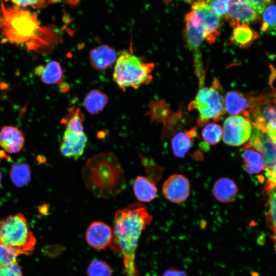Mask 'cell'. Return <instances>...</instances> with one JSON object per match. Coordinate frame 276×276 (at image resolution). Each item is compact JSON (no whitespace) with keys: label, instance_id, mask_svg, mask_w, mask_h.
Instances as JSON below:
<instances>
[{"label":"cell","instance_id":"6da1fadb","mask_svg":"<svg viewBox=\"0 0 276 276\" xmlns=\"http://www.w3.org/2000/svg\"><path fill=\"white\" fill-rule=\"evenodd\" d=\"M0 30L5 42L33 51H48L58 39L53 27L40 25L37 13L3 3L0 5Z\"/></svg>","mask_w":276,"mask_h":276},{"label":"cell","instance_id":"7a4b0ae2","mask_svg":"<svg viewBox=\"0 0 276 276\" xmlns=\"http://www.w3.org/2000/svg\"><path fill=\"white\" fill-rule=\"evenodd\" d=\"M152 219L146 208L140 203H131L116 212L109 246L112 250L122 254L125 276H139L135 263L138 241Z\"/></svg>","mask_w":276,"mask_h":276},{"label":"cell","instance_id":"3957f363","mask_svg":"<svg viewBox=\"0 0 276 276\" xmlns=\"http://www.w3.org/2000/svg\"><path fill=\"white\" fill-rule=\"evenodd\" d=\"M86 188L103 199L116 198L126 187L124 171L116 155L101 152L87 159L81 170Z\"/></svg>","mask_w":276,"mask_h":276},{"label":"cell","instance_id":"277c9868","mask_svg":"<svg viewBox=\"0 0 276 276\" xmlns=\"http://www.w3.org/2000/svg\"><path fill=\"white\" fill-rule=\"evenodd\" d=\"M154 67L153 63L145 61L133 54L132 50H125L121 51L115 63L113 80L124 90L139 88L151 82Z\"/></svg>","mask_w":276,"mask_h":276},{"label":"cell","instance_id":"5b68a950","mask_svg":"<svg viewBox=\"0 0 276 276\" xmlns=\"http://www.w3.org/2000/svg\"><path fill=\"white\" fill-rule=\"evenodd\" d=\"M36 243L22 214L10 215L0 220V245L13 250L18 256L31 254Z\"/></svg>","mask_w":276,"mask_h":276},{"label":"cell","instance_id":"8992f818","mask_svg":"<svg viewBox=\"0 0 276 276\" xmlns=\"http://www.w3.org/2000/svg\"><path fill=\"white\" fill-rule=\"evenodd\" d=\"M196 97L188 106L189 110L198 112L197 124L203 126L213 120L219 121L225 113L224 97L221 85L215 79L210 87L200 86Z\"/></svg>","mask_w":276,"mask_h":276},{"label":"cell","instance_id":"52a82bcc","mask_svg":"<svg viewBox=\"0 0 276 276\" xmlns=\"http://www.w3.org/2000/svg\"><path fill=\"white\" fill-rule=\"evenodd\" d=\"M184 37L188 48L193 52L194 64L199 84L204 83V71L202 61L200 47L204 39V33L199 17L192 10L185 16Z\"/></svg>","mask_w":276,"mask_h":276},{"label":"cell","instance_id":"ba28073f","mask_svg":"<svg viewBox=\"0 0 276 276\" xmlns=\"http://www.w3.org/2000/svg\"><path fill=\"white\" fill-rule=\"evenodd\" d=\"M269 102L268 96L245 95L238 90L229 91L224 97L225 112L231 116L248 117L258 107Z\"/></svg>","mask_w":276,"mask_h":276},{"label":"cell","instance_id":"9c48e42d","mask_svg":"<svg viewBox=\"0 0 276 276\" xmlns=\"http://www.w3.org/2000/svg\"><path fill=\"white\" fill-rule=\"evenodd\" d=\"M251 122L242 116H231L223 123L222 140L227 145L237 147L247 142L252 134Z\"/></svg>","mask_w":276,"mask_h":276},{"label":"cell","instance_id":"30bf717a","mask_svg":"<svg viewBox=\"0 0 276 276\" xmlns=\"http://www.w3.org/2000/svg\"><path fill=\"white\" fill-rule=\"evenodd\" d=\"M192 9L199 18L204 39L210 44L214 43L220 35V17L211 10L205 1L194 3Z\"/></svg>","mask_w":276,"mask_h":276},{"label":"cell","instance_id":"8fae6325","mask_svg":"<svg viewBox=\"0 0 276 276\" xmlns=\"http://www.w3.org/2000/svg\"><path fill=\"white\" fill-rule=\"evenodd\" d=\"M247 118L254 128L266 133L271 141L276 144V104L270 102L256 108Z\"/></svg>","mask_w":276,"mask_h":276},{"label":"cell","instance_id":"7c38bea8","mask_svg":"<svg viewBox=\"0 0 276 276\" xmlns=\"http://www.w3.org/2000/svg\"><path fill=\"white\" fill-rule=\"evenodd\" d=\"M190 183L186 177L180 174L170 176L164 182L162 193L169 201L175 203L184 202L189 197Z\"/></svg>","mask_w":276,"mask_h":276},{"label":"cell","instance_id":"4fadbf2b","mask_svg":"<svg viewBox=\"0 0 276 276\" xmlns=\"http://www.w3.org/2000/svg\"><path fill=\"white\" fill-rule=\"evenodd\" d=\"M87 137L84 132H77L65 129L59 149L66 158L77 159L83 154Z\"/></svg>","mask_w":276,"mask_h":276},{"label":"cell","instance_id":"5bb4252c","mask_svg":"<svg viewBox=\"0 0 276 276\" xmlns=\"http://www.w3.org/2000/svg\"><path fill=\"white\" fill-rule=\"evenodd\" d=\"M112 238V229L105 223L96 221L88 226L85 239L87 244L97 249H104L109 245Z\"/></svg>","mask_w":276,"mask_h":276},{"label":"cell","instance_id":"9a60e30c","mask_svg":"<svg viewBox=\"0 0 276 276\" xmlns=\"http://www.w3.org/2000/svg\"><path fill=\"white\" fill-rule=\"evenodd\" d=\"M230 8L225 18L233 28L241 24H249L257 20L260 16L254 8L247 3L230 1Z\"/></svg>","mask_w":276,"mask_h":276},{"label":"cell","instance_id":"2e32d148","mask_svg":"<svg viewBox=\"0 0 276 276\" xmlns=\"http://www.w3.org/2000/svg\"><path fill=\"white\" fill-rule=\"evenodd\" d=\"M25 143L22 131L17 127L8 125L3 127L0 131V146L9 153L19 152Z\"/></svg>","mask_w":276,"mask_h":276},{"label":"cell","instance_id":"e0dca14e","mask_svg":"<svg viewBox=\"0 0 276 276\" xmlns=\"http://www.w3.org/2000/svg\"><path fill=\"white\" fill-rule=\"evenodd\" d=\"M118 58L116 50L112 47L103 44L93 49L89 59L91 66L98 71H103L116 63Z\"/></svg>","mask_w":276,"mask_h":276},{"label":"cell","instance_id":"ac0fdd59","mask_svg":"<svg viewBox=\"0 0 276 276\" xmlns=\"http://www.w3.org/2000/svg\"><path fill=\"white\" fill-rule=\"evenodd\" d=\"M148 114L151 121L162 122L164 125L165 131L170 132L174 125L177 124L178 118L181 116L179 112L172 113L167 104L164 101L151 102Z\"/></svg>","mask_w":276,"mask_h":276},{"label":"cell","instance_id":"d6986e66","mask_svg":"<svg viewBox=\"0 0 276 276\" xmlns=\"http://www.w3.org/2000/svg\"><path fill=\"white\" fill-rule=\"evenodd\" d=\"M236 182L229 177H221L213 185V194L215 199L222 203H229L236 198L238 193Z\"/></svg>","mask_w":276,"mask_h":276},{"label":"cell","instance_id":"ffe728a7","mask_svg":"<svg viewBox=\"0 0 276 276\" xmlns=\"http://www.w3.org/2000/svg\"><path fill=\"white\" fill-rule=\"evenodd\" d=\"M133 189L137 199L142 202L152 201L156 198L157 193L155 183L146 176L136 177L133 182Z\"/></svg>","mask_w":276,"mask_h":276},{"label":"cell","instance_id":"44dd1931","mask_svg":"<svg viewBox=\"0 0 276 276\" xmlns=\"http://www.w3.org/2000/svg\"><path fill=\"white\" fill-rule=\"evenodd\" d=\"M35 72L45 84H57L63 81L62 68L60 63L56 61H51L45 65L37 66Z\"/></svg>","mask_w":276,"mask_h":276},{"label":"cell","instance_id":"7402d4cb","mask_svg":"<svg viewBox=\"0 0 276 276\" xmlns=\"http://www.w3.org/2000/svg\"><path fill=\"white\" fill-rule=\"evenodd\" d=\"M259 37V34L250 28L248 24H241L234 28L229 43L241 48H246Z\"/></svg>","mask_w":276,"mask_h":276},{"label":"cell","instance_id":"603a6c76","mask_svg":"<svg viewBox=\"0 0 276 276\" xmlns=\"http://www.w3.org/2000/svg\"><path fill=\"white\" fill-rule=\"evenodd\" d=\"M242 153V159L246 171L251 174H257L265 168L263 154L253 147L246 145Z\"/></svg>","mask_w":276,"mask_h":276},{"label":"cell","instance_id":"cb8c5ba5","mask_svg":"<svg viewBox=\"0 0 276 276\" xmlns=\"http://www.w3.org/2000/svg\"><path fill=\"white\" fill-rule=\"evenodd\" d=\"M266 190L269 192L276 188V146L268 148L264 153Z\"/></svg>","mask_w":276,"mask_h":276},{"label":"cell","instance_id":"d4e9b609","mask_svg":"<svg viewBox=\"0 0 276 276\" xmlns=\"http://www.w3.org/2000/svg\"><path fill=\"white\" fill-rule=\"evenodd\" d=\"M196 132L192 129L189 132H179L172 139L171 145L173 154L177 157H183L192 146L193 138Z\"/></svg>","mask_w":276,"mask_h":276},{"label":"cell","instance_id":"484cf974","mask_svg":"<svg viewBox=\"0 0 276 276\" xmlns=\"http://www.w3.org/2000/svg\"><path fill=\"white\" fill-rule=\"evenodd\" d=\"M108 101L106 94L99 89H93L86 95L84 106L89 113L96 114L103 110Z\"/></svg>","mask_w":276,"mask_h":276},{"label":"cell","instance_id":"4316f807","mask_svg":"<svg viewBox=\"0 0 276 276\" xmlns=\"http://www.w3.org/2000/svg\"><path fill=\"white\" fill-rule=\"evenodd\" d=\"M30 170L26 163H15L10 170V177L17 187L27 184L31 178Z\"/></svg>","mask_w":276,"mask_h":276},{"label":"cell","instance_id":"83f0119b","mask_svg":"<svg viewBox=\"0 0 276 276\" xmlns=\"http://www.w3.org/2000/svg\"><path fill=\"white\" fill-rule=\"evenodd\" d=\"M262 14L261 31L270 35H275L276 5H269Z\"/></svg>","mask_w":276,"mask_h":276},{"label":"cell","instance_id":"f1b7e54d","mask_svg":"<svg viewBox=\"0 0 276 276\" xmlns=\"http://www.w3.org/2000/svg\"><path fill=\"white\" fill-rule=\"evenodd\" d=\"M201 135L203 140L209 145H216L222 139V127L214 123L207 124L203 127Z\"/></svg>","mask_w":276,"mask_h":276},{"label":"cell","instance_id":"f546056e","mask_svg":"<svg viewBox=\"0 0 276 276\" xmlns=\"http://www.w3.org/2000/svg\"><path fill=\"white\" fill-rule=\"evenodd\" d=\"M267 202L266 220L268 226L276 235V188L269 192Z\"/></svg>","mask_w":276,"mask_h":276},{"label":"cell","instance_id":"4dcf8cb0","mask_svg":"<svg viewBox=\"0 0 276 276\" xmlns=\"http://www.w3.org/2000/svg\"><path fill=\"white\" fill-rule=\"evenodd\" d=\"M112 270L105 261L95 259L89 264L87 270V276H111Z\"/></svg>","mask_w":276,"mask_h":276},{"label":"cell","instance_id":"1f68e13d","mask_svg":"<svg viewBox=\"0 0 276 276\" xmlns=\"http://www.w3.org/2000/svg\"><path fill=\"white\" fill-rule=\"evenodd\" d=\"M142 164L145 169L147 177L155 183L159 179L162 170L153 159L148 156L138 153Z\"/></svg>","mask_w":276,"mask_h":276},{"label":"cell","instance_id":"d6a6232c","mask_svg":"<svg viewBox=\"0 0 276 276\" xmlns=\"http://www.w3.org/2000/svg\"><path fill=\"white\" fill-rule=\"evenodd\" d=\"M211 10L219 17L226 16L230 8L229 0H205Z\"/></svg>","mask_w":276,"mask_h":276},{"label":"cell","instance_id":"836d02e7","mask_svg":"<svg viewBox=\"0 0 276 276\" xmlns=\"http://www.w3.org/2000/svg\"><path fill=\"white\" fill-rule=\"evenodd\" d=\"M18 7H30L34 9L45 7L57 0H7Z\"/></svg>","mask_w":276,"mask_h":276},{"label":"cell","instance_id":"e575fe53","mask_svg":"<svg viewBox=\"0 0 276 276\" xmlns=\"http://www.w3.org/2000/svg\"><path fill=\"white\" fill-rule=\"evenodd\" d=\"M17 256L13 250L0 245V262L2 265L16 263Z\"/></svg>","mask_w":276,"mask_h":276},{"label":"cell","instance_id":"d590c367","mask_svg":"<svg viewBox=\"0 0 276 276\" xmlns=\"http://www.w3.org/2000/svg\"><path fill=\"white\" fill-rule=\"evenodd\" d=\"M0 276H23L21 269L16 262L0 266Z\"/></svg>","mask_w":276,"mask_h":276},{"label":"cell","instance_id":"8d00e7d4","mask_svg":"<svg viewBox=\"0 0 276 276\" xmlns=\"http://www.w3.org/2000/svg\"><path fill=\"white\" fill-rule=\"evenodd\" d=\"M238 1L246 3L251 6L259 16L263 13L265 9L271 5L273 0H229Z\"/></svg>","mask_w":276,"mask_h":276},{"label":"cell","instance_id":"74e56055","mask_svg":"<svg viewBox=\"0 0 276 276\" xmlns=\"http://www.w3.org/2000/svg\"><path fill=\"white\" fill-rule=\"evenodd\" d=\"M163 276H187V274L183 271L171 268L167 270Z\"/></svg>","mask_w":276,"mask_h":276},{"label":"cell","instance_id":"f35d334b","mask_svg":"<svg viewBox=\"0 0 276 276\" xmlns=\"http://www.w3.org/2000/svg\"><path fill=\"white\" fill-rule=\"evenodd\" d=\"M205 0H184L185 2H187L188 3H192L193 4L194 3L199 2V1H203Z\"/></svg>","mask_w":276,"mask_h":276},{"label":"cell","instance_id":"ab89813d","mask_svg":"<svg viewBox=\"0 0 276 276\" xmlns=\"http://www.w3.org/2000/svg\"><path fill=\"white\" fill-rule=\"evenodd\" d=\"M1 179H2V174L0 172V186H1Z\"/></svg>","mask_w":276,"mask_h":276},{"label":"cell","instance_id":"60d3db41","mask_svg":"<svg viewBox=\"0 0 276 276\" xmlns=\"http://www.w3.org/2000/svg\"><path fill=\"white\" fill-rule=\"evenodd\" d=\"M2 264H1V262H0V266H2Z\"/></svg>","mask_w":276,"mask_h":276},{"label":"cell","instance_id":"b9f144b4","mask_svg":"<svg viewBox=\"0 0 276 276\" xmlns=\"http://www.w3.org/2000/svg\"><path fill=\"white\" fill-rule=\"evenodd\" d=\"M275 104H276V98H275Z\"/></svg>","mask_w":276,"mask_h":276}]
</instances>
